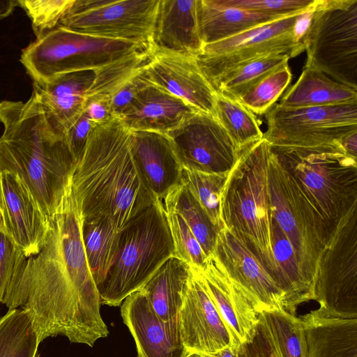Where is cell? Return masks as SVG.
Here are the masks:
<instances>
[{
    "label": "cell",
    "instance_id": "6da1fadb",
    "mask_svg": "<svg viewBox=\"0 0 357 357\" xmlns=\"http://www.w3.org/2000/svg\"><path fill=\"white\" fill-rule=\"evenodd\" d=\"M0 172L17 174L50 219L71 188L75 163L66 132L33 91L29 99L0 102Z\"/></svg>",
    "mask_w": 357,
    "mask_h": 357
},
{
    "label": "cell",
    "instance_id": "7a4b0ae2",
    "mask_svg": "<svg viewBox=\"0 0 357 357\" xmlns=\"http://www.w3.org/2000/svg\"><path fill=\"white\" fill-rule=\"evenodd\" d=\"M131 131L116 117L94 126L71 179L82 220L109 219L119 231L158 199L134 159Z\"/></svg>",
    "mask_w": 357,
    "mask_h": 357
},
{
    "label": "cell",
    "instance_id": "3957f363",
    "mask_svg": "<svg viewBox=\"0 0 357 357\" xmlns=\"http://www.w3.org/2000/svg\"><path fill=\"white\" fill-rule=\"evenodd\" d=\"M271 145L265 138L239 151L222 193L220 219L224 227L257 257L278 286L279 273L271 243Z\"/></svg>",
    "mask_w": 357,
    "mask_h": 357
},
{
    "label": "cell",
    "instance_id": "277c9868",
    "mask_svg": "<svg viewBox=\"0 0 357 357\" xmlns=\"http://www.w3.org/2000/svg\"><path fill=\"white\" fill-rule=\"evenodd\" d=\"M280 165L335 233L357 210V162L339 144L272 146Z\"/></svg>",
    "mask_w": 357,
    "mask_h": 357
},
{
    "label": "cell",
    "instance_id": "5b68a950",
    "mask_svg": "<svg viewBox=\"0 0 357 357\" xmlns=\"http://www.w3.org/2000/svg\"><path fill=\"white\" fill-rule=\"evenodd\" d=\"M114 263L97 286L101 305L119 307L170 257L174 245L162 201L146 208L119 231Z\"/></svg>",
    "mask_w": 357,
    "mask_h": 357
},
{
    "label": "cell",
    "instance_id": "8992f818",
    "mask_svg": "<svg viewBox=\"0 0 357 357\" xmlns=\"http://www.w3.org/2000/svg\"><path fill=\"white\" fill-rule=\"evenodd\" d=\"M147 49L151 47L91 36L58 26L24 48L20 61L33 82L43 85L57 75L84 70H96Z\"/></svg>",
    "mask_w": 357,
    "mask_h": 357
},
{
    "label": "cell",
    "instance_id": "52a82bcc",
    "mask_svg": "<svg viewBox=\"0 0 357 357\" xmlns=\"http://www.w3.org/2000/svg\"><path fill=\"white\" fill-rule=\"evenodd\" d=\"M301 43L305 66L357 89V0H319Z\"/></svg>",
    "mask_w": 357,
    "mask_h": 357
},
{
    "label": "cell",
    "instance_id": "ba28073f",
    "mask_svg": "<svg viewBox=\"0 0 357 357\" xmlns=\"http://www.w3.org/2000/svg\"><path fill=\"white\" fill-rule=\"evenodd\" d=\"M268 187L272 215L291 243L301 271L314 292L319 258L335 233L272 151Z\"/></svg>",
    "mask_w": 357,
    "mask_h": 357
},
{
    "label": "cell",
    "instance_id": "9c48e42d",
    "mask_svg": "<svg viewBox=\"0 0 357 357\" xmlns=\"http://www.w3.org/2000/svg\"><path fill=\"white\" fill-rule=\"evenodd\" d=\"M315 4L304 11L205 45L202 53L196 57L204 76L211 84L227 72L261 57L279 54H288L290 58L298 55L304 50L300 26L306 13Z\"/></svg>",
    "mask_w": 357,
    "mask_h": 357
},
{
    "label": "cell",
    "instance_id": "30bf717a",
    "mask_svg": "<svg viewBox=\"0 0 357 357\" xmlns=\"http://www.w3.org/2000/svg\"><path fill=\"white\" fill-rule=\"evenodd\" d=\"M159 1L74 0L58 26L91 36L151 47Z\"/></svg>",
    "mask_w": 357,
    "mask_h": 357
},
{
    "label": "cell",
    "instance_id": "8fae6325",
    "mask_svg": "<svg viewBox=\"0 0 357 357\" xmlns=\"http://www.w3.org/2000/svg\"><path fill=\"white\" fill-rule=\"evenodd\" d=\"M314 296L320 314L357 319V210L339 226L321 255Z\"/></svg>",
    "mask_w": 357,
    "mask_h": 357
},
{
    "label": "cell",
    "instance_id": "7c38bea8",
    "mask_svg": "<svg viewBox=\"0 0 357 357\" xmlns=\"http://www.w3.org/2000/svg\"><path fill=\"white\" fill-rule=\"evenodd\" d=\"M265 138L272 146L338 144L357 131V103L284 107L274 105L265 116Z\"/></svg>",
    "mask_w": 357,
    "mask_h": 357
},
{
    "label": "cell",
    "instance_id": "4fadbf2b",
    "mask_svg": "<svg viewBox=\"0 0 357 357\" xmlns=\"http://www.w3.org/2000/svg\"><path fill=\"white\" fill-rule=\"evenodd\" d=\"M184 167L207 173L229 174L239 151L218 119L195 112L166 133Z\"/></svg>",
    "mask_w": 357,
    "mask_h": 357
},
{
    "label": "cell",
    "instance_id": "5bb4252c",
    "mask_svg": "<svg viewBox=\"0 0 357 357\" xmlns=\"http://www.w3.org/2000/svg\"><path fill=\"white\" fill-rule=\"evenodd\" d=\"M190 268L178 314L180 335L188 356H205L229 346L234 348L230 333L199 273Z\"/></svg>",
    "mask_w": 357,
    "mask_h": 357
},
{
    "label": "cell",
    "instance_id": "9a60e30c",
    "mask_svg": "<svg viewBox=\"0 0 357 357\" xmlns=\"http://www.w3.org/2000/svg\"><path fill=\"white\" fill-rule=\"evenodd\" d=\"M141 75L149 84L181 99L196 111L216 118L217 92L204 76L196 57L153 50Z\"/></svg>",
    "mask_w": 357,
    "mask_h": 357
},
{
    "label": "cell",
    "instance_id": "2e32d148",
    "mask_svg": "<svg viewBox=\"0 0 357 357\" xmlns=\"http://www.w3.org/2000/svg\"><path fill=\"white\" fill-rule=\"evenodd\" d=\"M1 229L23 251L35 255L46 238L50 219L20 177L0 172Z\"/></svg>",
    "mask_w": 357,
    "mask_h": 357
},
{
    "label": "cell",
    "instance_id": "e0dca14e",
    "mask_svg": "<svg viewBox=\"0 0 357 357\" xmlns=\"http://www.w3.org/2000/svg\"><path fill=\"white\" fill-rule=\"evenodd\" d=\"M243 289L258 314L283 307L284 294L257 257L229 229L218 233L213 253Z\"/></svg>",
    "mask_w": 357,
    "mask_h": 357
},
{
    "label": "cell",
    "instance_id": "ac0fdd59",
    "mask_svg": "<svg viewBox=\"0 0 357 357\" xmlns=\"http://www.w3.org/2000/svg\"><path fill=\"white\" fill-rule=\"evenodd\" d=\"M195 268L230 333L234 347L238 349L240 344L254 336L259 314L214 255L207 257L202 268Z\"/></svg>",
    "mask_w": 357,
    "mask_h": 357
},
{
    "label": "cell",
    "instance_id": "d6986e66",
    "mask_svg": "<svg viewBox=\"0 0 357 357\" xmlns=\"http://www.w3.org/2000/svg\"><path fill=\"white\" fill-rule=\"evenodd\" d=\"M121 307L123 323L132 335L137 357H188L179 326L162 321L141 291L125 298Z\"/></svg>",
    "mask_w": 357,
    "mask_h": 357
},
{
    "label": "cell",
    "instance_id": "ffe728a7",
    "mask_svg": "<svg viewBox=\"0 0 357 357\" xmlns=\"http://www.w3.org/2000/svg\"><path fill=\"white\" fill-rule=\"evenodd\" d=\"M130 144L146 184L162 201L181 183L184 167L172 139L163 132L136 130L131 131Z\"/></svg>",
    "mask_w": 357,
    "mask_h": 357
},
{
    "label": "cell",
    "instance_id": "44dd1931",
    "mask_svg": "<svg viewBox=\"0 0 357 357\" xmlns=\"http://www.w3.org/2000/svg\"><path fill=\"white\" fill-rule=\"evenodd\" d=\"M204 46L198 0H160L151 39L152 50L197 57Z\"/></svg>",
    "mask_w": 357,
    "mask_h": 357
},
{
    "label": "cell",
    "instance_id": "7402d4cb",
    "mask_svg": "<svg viewBox=\"0 0 357 357\" xmlns=\"http://www.w3.org/2000/svg\"><path fill=\"white\" fill-rule=\"evenodd\" d=\"M195 112L181 99L148 84L118 119L131 131L167 133Z\"/></svg>",
    "mask_w": 357,
    "mask_h": 357
},
{
    "label": "cell",
    "instance_id": "603a6c76",
    "mask_svg": "<svg viewBox=\"0 0 357 357\" xmlns=\"http://www.w3.org/2000/svg\"><path fill=\"white\" fill-rule=\"evenodd\" d=\"M94 77L93 70L64 73L43 85L33 82V91L66 133L84 114Z\"/></svg>",
    "mask_w": 357,
    "mask_h": 357
},
{
    "label": "cell",
    "instance_id": "cb8c5ba5",
    "mask_svg": "<svg viewBox=\"0 0 357 357\" xmlns=\"http://www.w3.org/2000/svg\"><path fill=\"white\" fill-rule=\"evenodd\" d=\"M300 318L308 357H357V319L328 317L316 310Z\"/></svg>",
    "mask_w": 357,
    "mask_h": 357
},
{
    "label": "cell",
    "instance_id": "d4e9b609",
    "mask_svg": "<svg viewBox=\"0 0 357 357\" xmlns=\"http://www.w3.org/2000/svg\"><path fill=\"white\" fill-rule=\"evenodd\" d=\"M190 274L189 265L172 257L139 290L162 321L179 326V311Z\"/></svg>",
    "mask_w": 357,
    "mask_h": 357
},
{
    "label": "cell",
    "instance_id": "484cf974",
    "mask_svg": "<svg viewBox=\"0 0 357 357\" xmlns=\"http://www.w3.org/2000/svg\"><path fill=\"white\" fill-rule=\"evenodd\" d=\"M280 17L225 6L220 0H198L199 26L204 45Z\"/></svg>",
    "mask_w": 357,
    "mask_h": 357
},
{
    "label": "cell",
    "instance_id": "4316f807",
    "mask_svg": "<svg viewBox=\"0 0 357 357\" xmlns=\"http://www.w3.org/2000/svg\"><path fill=\"white\" fill-rule=\"evenodd\" d=\"M351 103H357V89L305 66L296 82L284 93L278 105L301 107Z\"/></svg>",
    "mask_w": 357,
    "mask_h": 357
},
{
    "label": "cell",
    "instance_id": "83f0119b",
    "mask_svg": "<svg viewBox=\"0 0 357 357\" xmlns=\"http://www.w3.org/2000/svg\"><path fill=\"white\" fill-rule=\"evenodd\" d=\"M271 243L279 273L278 286L284 294L283 307L295 315L301 303L315 301L314 292L301 271L291 243L272 213Z\"/></svg>",
    "mask_w": 357,
    "mask_h": 357
},
{
    "label": "cell",
    "instance_id": "f1b7e54d",
    "mask_svg": "<svg viewBox=\"0 0 357 357\" xmlns=\"http://www.w3.org/2000/svg\"><path fill=\"white\" fill-rule=\"evenodd\" d=\"M82 237L89 268L97 287L115 261L119 232L107 218L82 220Z\"/></svg>",
    "mask_w": 357,
    "mask_h": 357
},
{
    "label": "cell",
    "instance_id": "f546056e",
    "mask_svg": "<svg viewBox=\"0 0 357 357\" xmlns=\"http://www.w3.org/2000/svg\"><path fill=\"white\" fill-rule=\"evenodd\" d=\"M259 321L277 357H308L305 330L300 317L278 308L260 312Z\"/></svg>",
    "mask_w": 357,
    "mask_h": 357
},
{
    "label": "cell",
    "instance_id": "4dcf8cb0",
    "mask_svg": "<svg viewBox=\"0 0 357 357\" xmlns=\"http://www.w3.org/2000/svg\"><path fill=\"white\" fill-rule=\"evenodd\" d=\"M152 52V49L140 50L95 70V77L86 93V102L109 103L111 98L144 68Z\"/></svg>",
    "mask_w": 357,
    "mask_h": 357
},
{
    "label": "cell",
    "instance_id": "1f68e13d",
    "mask_svg": "<svg viewBox=\"0 0 357 357\" xmlns=\"http://www.w3.org/2000/svg\"><path fill=\"white\" fill-rule=\"evenodd\" d=\"M162 200L165 209L172 211L183 218L205 255L207 257L213 255L220 229L212 223L186 186L181 183Z\"/></svg>",
    "mask_w": 357,
    "mask_h": 357
},
{
    "label": "cell",
    "instance_id": "d6a6232c",
    "mask_svg": "<svg viewBox=\"0 0 357 357\" xmlns=\"http://www.w3.org/2000/svg\"><path fill=\"white\" fill-rule=\"evenodd\" d=\"M289 59L286 54L261 57L227 72L211 84L218 93L238 100L261 79L289 64Z\"/></svg>",
    "mask_w": 357,
    "mask_h": 357
},
{
    "label": "cell",
    "instance_id": "836d02e7",
    "mask_svg": "<svg viewBox=\"0 0 357 357\" xmlns=\"http://www.w3.org/2000/svg\"><path fill=\"white\" fill-rule=\"evenodd\" d=\"M215 116L238 151L264 138L255 115L237 100L217 93Z\"/></svg>",
    "mask_w": 357,
    "mask_h": 357
},
{
    "label": "cell",
    "instance_id": "e575fe53",
    "mask_svg": "<svg viewBox=\"0 0 357 357\" xmlns=\"http://www.w3.org/2000/svg\"><path fill=\"white\" fill-rule=\"evenodd\" d=\"M40 342L29 314L17 308L0 317V357H40Z\"/></svg>",
    "mask_w": 357,
    "mask_h": 357
},
{
    "label": "cell",
    "instance_id": "d590c367",
    "mask_svg": "<svg viewBox=\"0 0 357 357\" xmlns=\"http://www.w3.org/2000/svg\"><path fill=\"white\" fill-rule=\"evenodd\" d=\"M228 174H214L183 167L182 181L198 202L212 223L224 227L220 219L221 196Z\"/></svg>",
    "mask_w": 357,
    "mask_h": 357
},
{
    "label": "cell",
    "instance_id": "8d00e7d4",
    "mask_svg": "<svg viewBox=\"0 0 357 357\" xmlns=\"http://www.w3.org/2000/svg\"><path fill=\"white\" fill-rule=\"evenodd\" d=\"M292 74L287 64L272 72L244 93L238 101L253 114H266L291 82Z\"/></svg>",
    "mask_w": 357,
    "mask_h": 357
},
{
    "label": "cell",
    "instance_id": "74e56055",
    "mask_svg": "<svg viewBox=\"0 0 357 357\" xmlns=\"http://www.w3.org/2000/svg\"><path fill=\"white\" fill-rule=\"evenodd\" d=\"M165 211L174 245V257L190 267L202 268L208 257L195 235L179 214L167 209Z\"/></svg>",
    "mask_w": 357,
    "mask_h": 357
},
{
    "label": "cell",
    "instance_id": "f35d334b",
    "mask_svg": "<svg viewBox=\"0 0 357 357\" xmlns=\"http://www.w3.org/2000/svg\"><path fill=\"white\" fill-rule=\"evenodd\" d=\"M74 0H18L31 21L33 31L39 38L58 26L61 17Z\"/></svg>",
    "mask_w": 357,
    "mask_h": 357
},
{
    "label": "cell",
    "instance_id": "ab89813d",
    "mask_svg": "<svg viewBox=\"0 0 357 357\" xmlns=\"http://www.w3.org/2000/svg\"><path fill=\"white\" fill-rule=\"evenodd\" d=\"M231 7L275 16H287L312 7L317 0H220Z\"/></svg>",
    "mask_w": 357,
    "mask_h": 357
},
{
    "label": "cell",
    "instance_id": "60d3db41",
    "mask_svg": "<svg viewBox=\"0 0 357 357\" xmlns=\"http://www.w3.org/2000/svg\"><path fill=\"white\" fill-rule=\"evenodd\" d=\"M26 259L23 251L0 229V303Z\"/></svg>",
    "mask_w": 357,
    "mask_h": 357
},
{
    "label": "cell",
    "instance_id": "b9f144b4",
    "mask_svg": "<svg viewBox=\"0 0 357 357\" xmlns=\"http://www.w3.org/2000/svg\"><path fill=\"white\" fill-rule=\"evenodd\" d=\"M96 125L83 114L66 132V140L75 167L82 155L90 130Z\"/></svg>",
    "mask_w": 357,
    "mask_h": 357
},
{
    "label": "cell",
    "instance_id": "7bdbcfd3",
    "mask_svg": "<svg viewBox=\"0 0 357 357\" xmlns=\"http://www.w3.org/2000/svg\"><path fill=\"white\" fill-rule=\"evenodd\" d=\"M237 357H277L259 321L252 338L238 347Z\"/></svg>",
    "mask_w": 357,
    "mask_h": 357
},
{
    "label": "cell",
    "instance_id": "ee69618b",
    "mask_svg": "<svg viewBox=\"0 0 357 357\" xmlns=\"http://www.w3.org/2000/svg\"><path fill=\"white\" fill-rule=\"evenodd\" d=\"M141 72L126 83L111 98L109 106L114 117L118 118L132 102L137 93L149 84L142 77Z\"/></svg>",
    "mask_w": 357,
    "mask_h": 357
},
{
    "label": "cell",
    "instance_id": "f6af8a7d",
    "mask_svg": "<svg viewBox=\"0 0 357 357\" xmlns=\"http://www.w3.org/2000/svg\"><path fill=\"white\" fill-rule=\"evenodd\" d=\"M84 114L96 124L107 121L114 117L109 103L102 101L86 102Z\"/></svg>",
    "mask_w": 357,
    "mask_h": 357
},
{
    "label": "cell",
    "instance_id": "bcb514c9",
    "mask_svg": "<svg viewBox=\"0 0 357 357\" xmlns=\"http://www.w3.org/2000/svg\"><path fill=\"white\" fill-rule=\"evenodd\" d=\"M338 144L347 155L357 159V131L345 135Z\"/></svg>",
    "mask_w": 357,
    "mask_h": 357
},
{
    "label": "cell",
    "instance_id": "7dc6e473",
    "mask_svg": "<svg viewBox=\"0 0 357 357\" xmlns=\"http://www.w3.org/2000/svg\"><path fill=\"white\" fill-rule=\"evenodd\" d=\"M17 6L18 0H0V19L10 15Z\"/></svg>",
    "mask_w": 357,
    "mask_h": 357
},
{
    "label": "cell",
    "instance_id": "c3c4849f",
    "mask_svg": "<svg viewBox=\"0 0 357 357\" xmlns=\"http://www.w3.org/2000/svg\"><path fill=\"white\" fill-rule=\"evenodd\" d=\"M198 357H237V349L229 346L214 354Z\"/></svg>",
    "mask_w": 357,
    "mask_h": 357
},
{
    "label": "cell",
    "instance_id": "681fc988",
    "mask_svg": "<svg viewBox=\"0 0 357 357\" xmlns=\"http://www.w3.org/2000/svg\"><path fill=\"white\" fill-rule=\"evenodd\" d=\"M188 357H198V356H188Z\"/></svg>",
    "mask_w": 357,
    "mask_h": 357
},
{
    "label": "cell",
    "instance_id": "f907efd6",
    "mask_svg": "<svg viewBox=\"0 0 357 357\" xmlns=\"http://www.w3.org/2000/svg\"><path fill=\"white\" fill-rule=\"evenodd\" d=\"M0 229H1V225H0Z\"/></svg>",
    "mask_w": 357,
    "mask_h": 357
}]
</instances>
